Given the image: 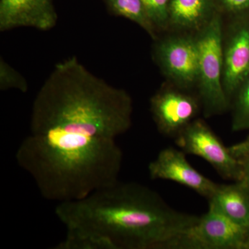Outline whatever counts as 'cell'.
Here are the masks:
<instances>
[{"mask_svg":"<svg viewBox=\"0 0 249 249\" xmlns=\"http://www.w3.org/2000/svg\"><path fill=\"white\" fill-rule=\"evenodd\" d=\"M29 85L27 80L22 74L16 71L4 59L0 60V89L6 91L10 89L19 90L26 93Z\"/></svg>","mask_w":249,"mask_h":249,"instance_id":"cell-15","label":"cell"},{"mask_svg":"<svg viewBox=\"0 0 249 249\" xmlns=\"http://www.w3.org/2000/svg\"><path fill=\"white\" fill-rule=\"evenodd\" d=\"M249 231L209 210L167 246L168 249H244Z\"/></svg>","mask_w":249,"mask_h":249,"instance_id":"cell-4","label":"cell"},{"mask_svg":"<svg viewBox=\"0 0 249 249\" xmlns=\"http://www.w3.org/2000/svg\"><path fill=\"white\" fill-rule=\"evenodd\" d=\"M223 8L233 14L249 11V0H219Z\"/></svg>","mask_w":249,"mask_h":249,"instance_id":"cell-18","label":"cell"},{"mask_svg":"<svg viewBox=\"0 0 249 249\" xmlns=\"http://www.w3.org/2000/svg\"><path fill=\"white\" fill-rule=\"evenodd\" d=\"M148 173L152 179L179 183L208 199L218 186L190 164L184 152L173 147L160 150L155 160L149 163Z\"/></svg>","mask_w":249,"mask_h":249,"instance_id":"cell-8","label":"cell"},{"mask_svg":"<svg viewBox=\"0 0 249 249\" xmlns=\"http://www.w3.org/2000/svg\"><path fill=\"white\" fill-rule=\"evenodd\" d=\"M108 9L115 16L135 22L155 38L157 31L142 0H106Z\"/></svg>","mask_w":249,"mask_h":249,"instance_id":"cell-13","label":"cell"},{"mask_svg":"<svg viewBox=\"0 0 249 249\" xmlns=\"http://www.w3.org/2000/svg\"><path fill=\"white\" fill-rule=\"evenodd\" d=\"M127 91L98 78L76 56L59 62L36 95L29 134L16 154L41 196L77 200L119 181L116 139L132 125Z\"/></svg>","mask_w":249,"mask_h":249,"instance_id":"cell-1","label":"cell"},{"mask_svg":"<svg viewBox=\"0 0 249 249\" xmlns=\"http://www.w3.org/2000/svg\"><path fill=\"white\" fill-rule=\"evenodd\" d=\"M213 0H170L169 24L183 29H201L214 15Z\"/></svg>","mask_w":249,"mask_h":249,"instance_id":"cell-12","label":"cell"},{"mask_svg":"<svg viewBox=\"0 0 249 249\" xmlns=\"http://www.w3.org/2000/svg\"><path fill=\"white\" fill-rule=\"evenodd\" d=\"M208 200L209 210L249 231V186L243 181L218 184Z\"/></svg>","mask_w":249,"mask_h":249,"instance_id":"cell-11","label":"cell"},{"mask_svg":"<svg viewBox=\"0 0 249 249\" xmlns=\"http://www.w3.org/2000/svg\"><path fill=\"white\" fill-rule=\"evenodd\" d=\"M147 14L156 29L169 25L170 0H142Z\"/></svg>","mask_w":249,"mask_h":249,"instance_id":"cell-16","label":"cell"},{"mask_svg":"<svg viewBox=\"0 0 249 249\" xmlns=\"http://www.w3.org/2000/svg\"><path fill=\"white\" fill-rule=\"evenodd\" d=\"M249 74V20H242L232 27L224 45L223 86L229 99Z\"/></svg>","mask_w":249,"mask_h":249,"instance_id":"cell-10","label":"cell"},{"mask_svg":"<svg viewBox=\"0 0 249 249\" xmlns=\"http://www.w3.org/2000/svg\"><path fill=\"white\" fill-rule=\"evenodd\" d=\"M232 115V130L240 132L249 129V74L235 93Z\"/></svg>","mask_w":249,"mask_h":249,"instance_id":"cell-14","label":"cell"},{"mask_svg":"<svg viewBox=\"0 0 249 249\" xmlns=\"http://www.w3.org/2000/svg\"><path fill=\"white\" fill-rule=\"evenodd\" d=\"M232 155L240 162L243 181L249 186V137L242 142L229 147Z\"/></svg>","mask_w":249,"mask_h":249,"instance_id":"cell-17","label":"cell"},{"mask_svg":"<svg viewBox=\"0 0 249 249\" xmlns=\"http://www.w3.org/2000/svg\"><path fill=\"white\" fill-rule=\"evenodd\" d=\"M156 57L165 74L181 88L197 83L199 49L196 38L176 37L161 41Z\"/></svg>","mask_w":249,"mask_h":249,"instance_id":"cell-7","label":"cell"},{"mask_svg":"<svg viewBox=\"0 0 249 249\" xmlns=\"http://www.w3.org/2000/svg\"><path fill=\"white\" fill-rule=\"evenodd\" d=\"M199 49L197 84L207 116L224 112L229 99L223 86L224 43L222 21L214 14L196 37Z\"/></svg>","mask_w":249,"mask_h":249,"instance_id":"cell-3","label":"cell"},{"mask_svg":"<svg viewBox=\"0 0 249 249\" xmlns=\"http://www.w3.org/2000/svg\"><path fill=\"white\" fill-rule=\"evenodd\" d=\"M175 143L185 153L204 159L225 179L242 180L240 162L204 121H193L175 138Z\"/></svg>","mask_w":249,"mask_h":249,"instance_id":"cell-5","label":"cell"},{"mask_svg":"<svg viewBox=\"0 0 249 249\" xmlns=\"http://www.w3.org/2000/svg\"><path fill=\"white\" fill-rule=\"evenodd\" d=\"M244 249H249V235L247 236V240H246V242L245 243V245H244Z\"/></svg>","mask_w":249,"mask_h":249,"instance_id":"cell-19","label":"cell"},{"mask_svg":"<svg viewBox=\"0 0 249 249\" xmlns=\"http://www.w3.org/2000/svg\"><path fill=\"white\" fill-rule=\"evenodd\" d=\"M55 213L67 230L55 249H165L199 218L170 207L148 187L119 181L58 203Z\"/></svg>","mask_w":249,"mask_h":249,"instance_id":"cell-2","label":"cell"},{"mask_svg":"<svg viewBox=\"0 0 249 249\" xmlns=\"http://www.w3.org/2000/svg\"><path fill=\"white\" fill-rule=\"evenodd\" d=\"M150 109L159 132L176 138L193 122L199 112V105L191 95L165 88L152 96Z\"/></svg>","mask_w":249,"mask_h":249,"instance_id":"cell-6","label":"cell"},{"mask_svg":"<svg viewBox=\"0 0 249 249\" xmlns=\"http://www.w3.org/2000/svg\"></svg>","mask_w":249,"mask_h":249,"instance_id":"cell-20","label":"cell"},{"mask_svg":"<svg viewBox=\"0 0 249 249\" xmlns=\"http://www.w3.org/2000/svg\"><path fill=\"white\" fill-rule=\"evenodd\" d=\"M52 0H0V31L33 27L49 31L57 24Z\"/></svg>","mask_w":249,"mask_h":249,"instance_id":"cell-9","label":"cell"}]
</instances>
